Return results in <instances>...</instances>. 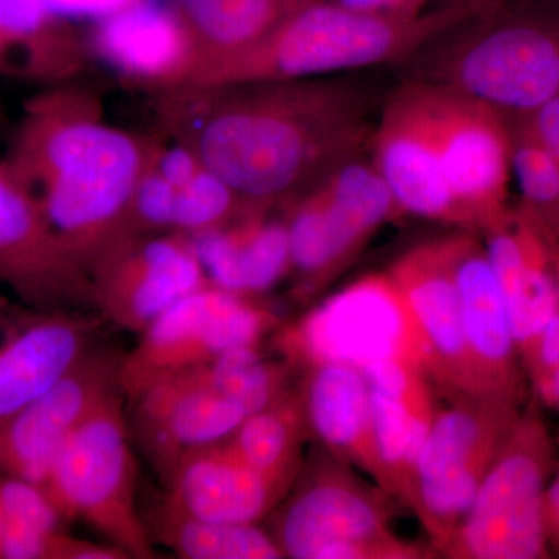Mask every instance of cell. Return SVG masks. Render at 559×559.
I'll return each mask as SVG.
<instances>
[{"instance_id": "obj_1", "label": "cell", "mask_w": 559, "mask_h": 559, "mask_svg": "<svg viewBox=\"0 0 559 559\" xmlns=\"http://www.w3.org/2000/svg\"><path fill=\"white\" fill-rule=\"evenodd\" d=\"M165 130L253 204L275 207L371 140L373 94L345 75L183 86L156 95Z\"/></svg>"}, {"instance_id": "obj_2", "label": "cell", "mask_w": 559, "mask_h": 559, "mask_svg": "<svg viewBox=\"0 0 559 559\" xmlns=\"http://www.w3.org/2000/svg\"><path fill=\"white\" fill-rule=\"evenodd\" d=\"M156 142L109 124L98 94L69 81L25 102L0 165L38 200L91 271L123 238L132 194Z\"/></svg>"}, {"instance_id": "obj_3", "label": "cell", "mask_w": 559, "mask_h": 559, "mask_svg": "<svg viewBox=\"0 0 559 559\" xmlns=\"http://www.w3.org/2000/svg\"><path fill=\"white\" fill-rule=\"evenodd\" d=\"M488 3H447L429 13H360L311 0L246 49L201 62L189 86H235L345 75L407 62L429 40Z\"/></svg>"}, {"instance_id": "obj_4", "label": "cell", "mask_w": 559, "mask_h": 559, "mask_svg": "<svg viewBox=\"0 0 559 559\" xmlns=\"http://www.w3.org/2000/svg\"><path fill=\"white\" fill-rule=\"evenodd\" d=\"M412 80L480 103L518 123L559 95V11L492 3L412 57Z\"/></svg>"}, {"instance_id": "obj_5", "label": "cell", "mask_w": 559, "mask_h": 559, "mask_svg": "<svg viewBox=\"0 0 559 559\" xmlns=\"http://www.w3.org/2000/svg\"><path fill=\"white\" fill-rule=\"evenodd\" d=\"M271 345L293 371L322 364L362 370L400 360L432 373V353L392 275L374 272L325 297L299 318L280 323Z\"/></svg>"}, {"instance_id": "obj_6", "label": "cell", "mask_w": 559, "mask_h": 559, "mask_svg": "<svg viewBox=\"0 0 559 559\" xmlns=\"http://www.w3.org/2000/svg\"><path fill=\"white\" fill-rule=\"evenodd\" d=\"M120 390L110 393L64 441L44 491L64 521H81L128 558H156L138 509V466Z\"/></svg>"}, {"instance_id": "obj_7", "label": "cell", "mask_w": 559, "mask_h": 559, "mask_svg": "<svg viewBox=\"0 0 559 559\" xmlns=\"http://www.w3.org/2000/svg\"><path fill=\"white\" fill-rule=\"evenodd\" d=\"M554 466V441L532 403L500 444L468 514L441 557L549 558L544 495Z\"/></svg>"}, {"instance_id": "obj_8", "label": "cell", "mask_w": 559, "mask_h": 559, "mask_svg": "<svg viewBox=\"0 0 559 559\" xmlns=\"http://www.w3.org/2000/svg\"><path fill=\"white\" fill-rule=\"evenodd\" d=\"M282 319L261 297L240 296L215 285L176 301L140 333L121 356L119 389L130 401L153 385L207 366L224 353L260 345Z\"/></svg>"}, {"instance_id": "obj_9", "label": "cell", "mask_w": 559, "mask_h": 559, "mask_svg": "<svg viewBox=\"0 0 559 559\" xmlns=\"http://www.w3.org/2000/svg\"><path fill=\"white\" fill-rule=\"evenodd\" d=\"M447 400V407H437L423 444L409 507L440 557L522 411L507 401L480 396Z\"/></svg>"}, {"instance_id": "obj_10", "label": "cell", "mask_w": 559, "mask_h": 559, "mask_svg": "<svg viewBox=\"0 0 559 559\" xmlns=\"http://www.w3.org/2000/svg\"><path fill=\"white\" fill-rule=\"evenodd\" d=\"M400 503L320 447L270 514V533L285 558L325 559L341 544L393 532Z\"/></svg>"}, {"instance_id": "obj_11", "label": "cell", "mask_w": 559, "mask_h": 559, "mask_svg": "<svg viewBox=\"0 0 559 559\" xmlns=\"http://www.w3.org/2000/svg\"><path fill=\"white\" fill-rule=\"evenodd\" d=\"M418 83L465 229L485 230L510 209V123L471 98Z\"/></svg>"}, {"instance_id": "obj_12", "label": "cell", "mask_w": 559, "mask_h": 559, "mask_svg": "<svg viewBox=\"0 0 559 559\" xmlns=\"http://www.w3.org/2000/svg\"><path fill=\"white\" fill-rule=\"evenodd\" d=\"M92 307L121 330L143 333L162 312L212 285L186 235H132L92 263Z\"/></svg>"}, {"instance_id": "obj_13", "label": "cell", "mask_w": 559, "mask_h": 559, "mask_svg": "<svg viewBox=\"0 0 559 559\" xmlns=\"http://www.w3.org/2000/svg\"><path fill=\"white\" fill-rule=\"evenodd\" d=\"M0 283L35 311L92 307L90 271L51 227L38 200L2 165Z\"/></svg>"}, {"instance_id": "obj_14", "label": "cell", "mask_w": 559, "mask_h": 559, "mask_svg": "<svg viewBox=\"0 0 559 559\" xmlns=\"http://www.w3.org/2000/svg\"><path fill=\"white\" fill-rule=\"evenodd\" d=\"M285 202L290 293L310 304L358 257L384 218L364 191L336 180H316Z\"/></svg>"}, {"instance_id": "obj_15", "label": "cell", "mask_w": 559, "mask_h": 559, "mask_svg": "<svg viewBox=\"0 0 559 559\" xmlns=\"http://www.w3.org/2000/svg\"><path fill=\"white\" fill-rule=\"evenodd\" d=\"M120 359L92 347L53 389L0 418V474L43 488L72 430L120 390Z\"/></svg>"}, {"instance_id": "obj_16", "label": "cell", "mask_w": 559, "mask_h": 559, "mask_svg": "<svg viewBox=\"0 0 559 559\" xmlns=\"http://www.w3.org/2000/svg\"><path fill=\"white\" fill-rule=\"evenodd\" d=\"M371 162L404 215L466 230L418 81H407L385 102L371 134Z\"/></svg>"}, {"instance_id": "obj_17", "label": "cell", "mask_w": 559, "mask_h": 559, "mask_svg": "<svg viewBox=\"0 0 559 559\" xmlns=\"http://www.w3.org/2000/svg\"><path fill=\"white\" fill-rule=\"evenodd\" d=\"M86 40L91 57L154 95L189 86L201 57L179 11L153 0H135L98 17Z\"/></svg>"}, {"instance_id": "obj_18", "label": "cell", "mask_w": 559, "mask_h": 559, "mask_svg": "<svg viewBox=\"0 0 559 559\" xmlns=\"http://www.w3.org/2000/svg\"><path fill=\"white\" fill-rule=\"evenodd\" d=\"M471 358L487 399L522 407L525 400L524 367L514 340L509 310L487 249L473 230L444 237Z\"/></svg>"}, {"instance_id": "obj_19", "label": "cell", "mask_w": 559, "mask_h": 559, "mask_svg": "<svg viewBox=\"0 0 559 559\" xmlns=\"http://www.w3.org/2000/svg\"><path fill=\"white\" fill-rule=\"evenodd\" d=\"M130 403L132 440L164 485L183 455L226 440L246 418L238 404L210 384L201 367L153 385Z\"/></svg>"}, {"instance_id": "obj_20", "label": "cell", "mask_w": 559, "mask_h": 559, "mask_svg": "<svg viewBox=\"0 0 559 559\" xmlns=\"http://www.w3.org/2000/svg\"><path fill=\"white\" fill-rule=\"evenodd\" d=\"M403 290L432 353L430 381L444 399L480 396L476 366L466 342L454 272L443 238L421 242L388 270Z\"/></svg>"}, {"instance_id": "obj_21", "label": "cell", "mask_w": 559, "mask_h": 559, "mask_svg": "<svg viewBox=\"0 0 559 559\" xmlns=\"http://www.w3.org/2000/svg\"><path fill=\"white\" fill-rule=\"evenodd\" d=\"M480 234L522 360L558 305L559 246L520 204Z\"/></svg>"}, {"instance_id": "obj_22", "label": "cell", "mask_w": 559, "mask_h": 559, "mask_svg": "<svg viewBox=\"0 0 559 559\" xmlns=\"http://www.w3.org/2000/svg\"><path fill=\"white\" fill-rule=\"evenodd\" d=\"M362 371L369 384L381 488L411 507L419 454L439 407L437 390L425 371L400 360H382Z\"/></svg>"}, {"instance_id": "obj_23", "label": "cell", "mask_w": 559, "mask_h": 559, "mask_svg": "<svg viewBox=\"0 0 559 559\" xmlns=\"http://www.w3.org/2000/svg\"><path fill=\"white\" fill-rule=\"evenodd\" d=\"M296 479L252 468L223 440L180 459L165 484L164 500L202 520L259 524L270 518Z\"/></svg>"}, {"instance_id": "obj_24", "label": "cell", "mask_w": 559, "mask_h": 559, "mask_svg": "<svg viewBox=\"0 0 559 559\" xmlns=\"http://www.w3.org/2000/svg\"><path fill=\"white\" fill-rule=\"evenodd\" d=\"M97 319L38 311L0 341V418L53 389L92 348Z\"/></svg>"}, {"instance_id": "obj_25", "label": "cell", "mask_w": 559, "mask_h": 559, "mask_svg": "<svg viewBox=\"0 0 559 559\" xmlns=\"http://www.w3.org/2000/svg\"><path fill=\"white\" fill-rule=\"evenodd\" d=\"M297 392L311 440L380 485L381 466L374 450L369 384L364 371L347 364L310 367L301 371Z\"/></svg>"}, {"instance_id": "obj_26", "label": "cell", "mask_w": 559, "mask_h": 559, "mask_svg": "<svg viewBox=\"0 0 559 559\" xmlns=\"http://www.w3.org/2000/svg\"><path fill=\"white\" fill-rule=\"evenodd\" d=\"M263 209L218 229L190 235L212 285L240 296L261 297L289 277L288 230L283 215Z\"/></svg>"}, {"instance_id": "obj_27", "label": "cell", "mask_w": 559, "mask_h": 559, "mask_svg": "<svg viewBox=\"0 0 559 559\" xmlns=\"http://www.w3.org/2000/svg\"><path fill=\"white\" fill-rule=\"evenodd\" d=\"M153 543L186 559H282L270 530L190 516L167 500L145 518Z\"/></svg>"}, {"instance_id": "obj_28", "label": "cell", "mask_w": 559, "mask_h": 559, "mask_svg": "<svg viewBox=\"0 0 559 559\" xmlns=\"http://www.w3.org/2000/svg\"><path fill=\"white\" fill-rule=\"evenodd\" d=\"M201 62L246 49L311 0H175ZM197 68V69H198Z\"/></svg>"}, {"instance_id": "obj_29", "label": "cell", "mask_w": 559, "mask_h": 559, "mask_svg": "<svg viewBox=\"0 0 559 559\" xmlns=\"http://www.w3.org/2000/svg\"><path fill=\"white\" fill-rule=\"evenodd\" d=\"M307 441H311V433L299 392L290 388L271 406L242 419L224 443L261 473L297 477Z\"/></svg>"}, {"instance_id": "obj_30", "label": "cell", "mask_w": 559, "mask_h": 559, "mask_svg": "<svg viewBox=\"0 0 559 559\" xmlns=\"http://www.w3.org/2000/svg\"><path fill=\"white\" fill-rule=\"evenodd\" d=\"M201 369L210 384L238 404L246 417L285 395L294 373L282 359L266 358L260 345L230 349Z\"/></svg>"}, {"instance_id": "obj_31", "label": "cell", "mask_w": 559, "mask_h": 559, "mask_svg": "<svg viewBox=\"0 0 559 559\" xmlns=\"http://www.w3.org/2000/svg\"><path fill=\"white\" fill-rule=\"evenodd\" d=\"M511 128V180L521 205L559 246V164L521 123Z\"/></svg>"}, {"instance_id": "obj_32", "label": "cell", "mask_w": 559, "mask_h": 559, "mask_svg": "<svg viewBox=\"0 0 559 559\" xmlns=\"http://www.w3.org/2000/svg\"><path fill=\"white\" fill-rule=\"evenodd\" d=\"M175 201L176 187L154 170L150 160L132 194L123 238L132 235L171 234Z\"/></svg>"}, {"instance_id": "obj_33", "label": "cell", "mask_w": 559, "mask_h": 559, "mask_svg": "<svg viewBox=\"0 0 559 559\" xmlns=\"http://www.w3.org/2000/svg\"><path fill=\"white\" fill-rule=\"evenodd\" d=\"M0 518L3 524L53 532L62 516L43 488L32 481L0 474Z\"/></svg>"}, {"instance_id": "obj_34", "label": "cell", "mask_w": 559, "mask_h": 559, "mask_svg": "<svg viewBox=\"0 0 559 559\" xmlns=\"http://www.w3.org/2000/svg\"><path fill=\"white\" fill-rule=\"evenodd\" d=\"M518 123L559 164V95Z\"/></svg>"}, {"instance_id": "obj_35", "label": "cell", "mask_w": 559, "mask_h": 559, "mask_svg": "<svg viewBox=\"0 0 559 559\" xmlns=\"http://www.w3.org/2000/svg\"><path fill=\"white\" fill-rule=\"evenodd\" d=\"M44 2L69 20L76 16H90L98 20L112 11L130 5L135 0H44Z\"/></svg>"}, {"instance_id": "obj_36", "label": "cell", "mask_w": 559, "mask_h": 559, "mask_svg": "<svg viewBox=\"0 0 559 559\" xmlns=\"http://www.w3.org/2000/svg\"><path fill=\"white\" fill-rule=\"evenodd\" d=\"M337 5L360 13L389 14V16H403V14L421 13L426 0H331Z\"/></svg>"}, {"instance_id": "obj_37", "label": "cell", "mask_w": 559, "mask_h": 559, "mask_svg": "<svg viewBox=\"0 0 559 559\" xmlns=\"http://www.w3.org/2000/svg\"><path fill=\"white\" fill-rule=\"evenodd\" d=\"M544 522H546L549 546L559 554V469L554 480L547 485L544 495Z\"/></svg>"}, {"instance_id": "obj_38", "label": "cell", "mask_w": 559, "mask_h": 559, "mask_svg": "<svg viewBox=\"0 0 559 559\" xmlns=\"http://www.w3.org/2000/svg\"><path fill=\"white\" fill-rule=\"evenodd\" d=\"M469 3V2H477V3H503L509 2V0H448V3Z\"/></svg>"}, {"instance_id": "obj_39", "label": "cell", "mask_w": 559, "mask_h": 559, "mask_svg": "<svg viewBox=\"0 0 559 559\" xmlns=\"http://www.w3.org/2000/svg\"><path fill=\"white\" fill-rule=\"evenodd\" d=\"M0 76H5V64H3L2 53H0Z\"/></svg>"}, {"instance_id": "obj_40", "label": "cell", "mask_w": 559, "mask_h": 559, "mask_svg": "<svg viewBox=\"0 0 559 559\" xmlns=\"http://www.w3.org/2000/svg\"><path fill=\"white\" fill-rule=\"evenodd\" d=\"M3 527H5V524H3L2 518H0V535H2Z\"/></svg>"}]
</instances>
